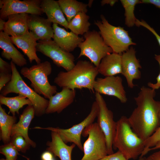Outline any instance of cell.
<instances>
[{
	"instance_id": "cell-33",
	"label": "cell",
	"mask_w": 160,
	"mask_h": 160,
	"mask_svg": "<svg viewBox=\"0 0 160 160\" xmlns=\"http://www.w3.org/2000/svg\"><path fill=\"white\" fill-rule=\"evenodd\" d=\"M135 25L139 27L141 26L149 30L156 38L159 45L160 46V36L157 33L155 30L149 25L145 21L143 20H140L137 19Z\"/></svg>"
},
{
	"instance_id": "cell-25",
	"label": "cell",
	"mask_w": 160,
	"mask_h": 160,
	"mask_svg": "<svg viewBox=\"0 0 160 160\" xmlns=\"http://www.w3.org/2000/svg\"><path fill=\"white\" fill-rule=\"evenodd\" d=\"M57 1L68 23L79 13H86L88 11L87 4L76 0H59Z\"/></svg>"
},
{
	"instance_id": "cell-40",
	"label": "cell",
	"mask_w": 160,
	"mask_h": 160,
	"mask_svg": "<svg viewBox=\"0 0 160 160\" xmlns=\"http://www.w3.org/2000/svg\"><path fill=\"white\" fill-rule=\"evenodd\" d=\"M53 158L52 153L48 151L44 152L41 156L42 160H50Z\"/></svg>"
},
{
	"instance_id": "cell-34",
	"label": "cell",
	"mask_w": 160,
	"mask_h": 160,
	"mask_svg": "<svg viewBox=\"0 0 160 160\" xmlns=\"http://www.w3.org/2000/svg\"><path fill=\"white\" fill-rule=\"evenodd\" d=\"M99 160H128L122 153L118 151L112 154L108 155Z\"/></svg>"
},
{
	"instance_id": "cell-21",
	"label": "cell",
	"mask_w": 160,
	"mask_h": 160,
	"mask_svg": "<svg viewBox=\"0 0 160 160\" xmlns=\"http://www.w3.org/2000/svg\"><path fill=\"white\" fill-rule=\"evenodd\" d=\"M29 15L21 13L10 15L6 22L3 31L11 37L23 35L28 30Z\"/></svg>"
},
{
	"instance_id": "cell-49",
	"label": "cell",
	"mask_w": 160,
	"mask_h": 160,
	"mask_svg": "<svg viewBox=\"0 0 160 160\" xmlns=\"http://www.w3.org/2000/svg\"><path fill=\"white\" fill-rule=\"evenodd\" d=\"M54 160V158H53V159H51V160Z\"/></svg>"
},
{
	"instance_id": "cell-7",
	"label": "cell",
	"mask_w": 160,
	"mask_h": 160,
	"mask_svg": "<svg viewBox=\"0 0 160 160\" xmlns=\"http://www.w3.org/2000/svg\"><path fill=\"white\" fill-rule=\"evenodd\" d=\"M82 135L88 137L84 143V155L80 160H99L108 155L105 135L97 122L86 127Z\"/></svg>"
},
{
	"instance_id": "cell-27",
	"label": "cell",
	"mask_w": 160,
	"mask_h": 160,
	"mask_svg": "<svg viewBox=\"0 0 160 160\" xmlns=\"http://www.w3.org/2000/svg\"><path fill=\"white\" fill-rule=\"evenodd\" d=\"M0 103L7 106L12 116L19 114V111L25 105L33 104L31 100L26 97L21 95L14 97H7L0 95Z\"/></svg>"
},
{
	"instance_id": "cell-16",
	"label": "cell",
	"mask_w": 160,
	"mask_h": 160,
	"mask_svg": "<svg viewBox=\"0 0 160 160\" xmlns=\"http://www.w3.org/2000/svg\"><path fill=\"white\" fill-rule=\"evenodd\" d=\"M54 23L53 39L54 41L61 48L70 52L73 51L84 41L83 37H80L71 31L69 32Z\"/></svg>"
},
{
	"instance_id": "cell-43",
	"label": "cell",
	"mask_w": 160,
	"mask_h": 160,
	"mask_svg": "<svg viewBox=\"0 0 160 160\" xmlns=\"http://www.w3.org/2000/svg\"><path fill=\"white\" fill-rule=\"evenodd\" d=\"M159 149H160V142L158 143L154 147L149 149V151Z\"/></svg>"
},
{
	"instance_id": "cell-47",
	"label": "cell",
	"mask_w": 160,
	"mask_h": 160,
	"mask_svg": "<svg viewBox=\"0 0 160 160\" xmlns=\"http://www.w3.org/2000/svg\"><path fill=\"white\" fill-rule=\"evenodd\" d=\"M0 160H7L6 159H1Z\"/></svg>"
},
{
	"instance_id": "cell-28",
	"label": "cell",
	"mask_w": 160,
	"mask_h": 160,
	"mask_svg": "<svg viewBox=\"0 0 160 160\" xmlns=\"http://www.w3.org/2000/svg\"><path fill=\"white\" fill-rule=\"evenodd\" d=\"M89 17L84 12L77 14L68 23V28L76 34L84 35L89 31Z\"/></svg>"
},
{
	"instance_id": "cell-44",
	"label": "cell",
	"mask_w": 160,
	"mask_h": 160,
	"mask_svg": "<svg viewBox=\"0 0 160 160\" xmlns=\"http://www.w3.org/2000/svg\"><path fill=\"white\" fill-rule=\"evenodd\" d=\"M93 1V0H89L87 4L88 7H90L92 6Z\"/></svg>"
},
{
	"instance_id": "cell-14",
	"label": "cell",
	"mask_w": 160,
	"mask_h": 160,
	"mask_svg": "<svg viewBox=\"0 0 160 160\" xmlns=\"http://www.w3.org/2000/svg\"><path fill=\"white\" fill-rule=\"evenodd\" d=\"M136 52L135 49L131 47L121 54V74L125 77L128 86L131 88L136 85L133 84V80L141 77L139 69L142 67L136 58Z\"/></svg>"
},
{
	"instance_id": "cell-12",
	"label": "cell",
	"mask_w": 160,
	"mask_h": 160,
	"mask_svg": "<svg viewBox=\"0 0 160 160\" xmlns=\"http://www.w3.org/2000/svg\"><path fill=\"white\" fill-rule=\"evenodd\" d=\"M40 0H3V6L0 10V18L5 20L13 14L27 13L41 15L43 14Z\"/></svg>"
},
{
	"instance_id": "cell-38",
	"label": "cell",
	"mask_w": 160,
	"mask_h": 160,
	"mask_svg": "<svg viewBox=\"0 0 160 160\" xmlns=\"http://www.w3.org/2000/svg\"><path fill=\"white\" fill-rule=\"evenodd\" d=\"M141 3L152 4L160 9V0H141Z\"/></svg>"
},
{
	"instance_id": "cell-39",
	"label": "cell",
	"mask_w": 160,
	"mask_h": 160,
	"mask_svg": "<svg viewBox=\"0 0 160 160\" xmlns=\"http://www.w3.org/2000/svg\"><path fill=\"white\" fill-rule=\"evenodd\" d=\"M146 160H160V150L151 154L147 157Z\"/></svg>"
},
{
	"instance_id": "cell-42",
	"label": "cell",
	"mask_w": 160,
	"mask_h": 160,
	"mask_svg": "<svg viewBox=\"0 0 160 160\" xmlns=\"http://www.w3.org/2000/svg\"><path fill=\"white\" fill-rule=\"evenodd\" d=\"M6 22L4 20L0 18V31H3Z\"/></svg>"
},
{
	"instance_id": "cell-20",
	"label": "cell",
	"mask_w": 160,
	"mask_h": 160,
	"mask_svg": "<svg viewBox=\"0 0 160 160\" xmlns=\"http://www.w3.org/2000/svg\"><path fill=\"white\" fill-rule=\"evenodd\" d=\"M0 47L3 50L2 57L11 61L17 65L22 67L27 64L26 59L14 47L10 36L4 31L0 32Z\"/></svg>"
},
{
	"instance_id": "cell-37",
	"label": "cell",
	"mask_w": 160,
	"mask_h": 160,
	"mask_svg": "<svg viewBox=\"0 0 160 160\" xmlns=\"http://www.w3.org/2000/svg\"><path fill=\"white\" fill-rule=\"evenodd\" d=\"M155 58L157 61L160 67V54L155 55ZM157 82L156 83L153 84L149 82L148 84V86L151 88L154 89H158L160 88V73L156 78Z\"/></svg>"
},
{
	"instance_id": "cell-9",
	"label": "cell",
	"mask_w": 160,
	"mask_h": 160,
	"mask_svg": "<svg viewBox=\"0 0 160 160\" xmlns=\"http://www.w3.org/2000/svg\"><path fill=\"white\" fill-rule=\"evenodd\" d=\"M99 111L97 102L94 101L92 104L91 111L87 116L80 123L67 129L49 127L45 128L36 127L33 129H44L57 133L63 141L66 144L72 143L75 144L81 151H83V146L81 141V135L85 128L93 123L97 117Z\"/></svg>"
},
{
	"instance_id": "cell-45",
	"label": "cell",
	"mask_w": 160,
	"mask_h": 160,
	"mask_svg": "<svg viewBox=\"0 0 160 160\" xmlns=\"http://www.w3.org/2000/svg\"><path fill=\"white\" fill-rule=\"evenodd\" d=\"M3 0H0V8L1 9H2L3 6Z\"/></svg>"
},
{
	"instance_id": "cell-8",
	"label": "cell",
	"mask_w": 160,
	"mask_h": 160,
	"mask_svg": "<svg viewBox=\"0 0 160 160\" xmlns=\"http://www.w3.org/2000/svg\"><path fill=\"white\" fill-rule=\"evenodd\" d=\"M83 36L84 41L78 47L80 49L78 58L86 56L97 68L102 59L113 53V50L105 44L99 32L89 31Z\"/></svg>"
},
{
	"instance_id": "cell-26",
	"label": "cell",
	"mask_w": 160,
	"mask_h": 160,
	"mask_svg": "<svg viewBox=\"0 0 160 160\" xmlns=\"http://www.w3.org/2000/svg\"><path fill=\"white\" fill-rule=\"evenodd\" d=\"M16 121L17 118L15 116H11L7 114L0 104V138L4 144L10 142L11 130Z\"/></svg>"
},
{
	"instance_id": "cell-48",
	"label": "cell",
	"mask_w": 160,
	"mask_h": 160,
	"mask_svg": "<svg viewBox=\"0 0 160 160\" xmlns=\"http://www.w3.org/2000/svg\"><path fill=\"white\" fill-rule=\"evenodd\" d=\"M159 118H160V112L159 113Z\"/></svg>"
},
{
	"instance_id": "cell-13",
	"label": "cell",
	"mask_w": 160,
	"mask_h": 160,
	"mask_svg": "<svg viewBox=\"0 0 160 160\" xmlns=\"http://www.w3.org/2000/svg\"><path fill=\"white\" fill-rule=\"evenodd\" d=\"M122 81L119 76L97 78L95 81L94 89L96 92L116 97L122 103H125L127 99Z\"/></svg>"
},
{
	"instance_id": "cell-46",
	"label": "cell",
	"mask_w": 160,
	"mask_h": 160,
	"mask_svg": "<svg viewBox=\"0 0 160 160\" xmlns=\"http://www.w3.org/2000/svg\"><path fill=\"white\" fill-rule=\"evenodd\" d=\"M138 160H146V158L145 157H140Z\"/></svg>"
},
{
	"instance_id": "cell-31",
	"label": "cell",
	"mask_w": 160,
	"mask_h": 160,
	"mask_svg": "<svg viewBox=\"0 0 160 160\" xmlns=\"http://www.w3.org/2000/svg\"><path fill=\"white\" fill-rule=\"evenodd\" d=\"M0 152L5 156L7 160H16L19 155L18 151L10 142L1 146Z\"/></svg>"
},
{
	"instance_id": "cell-36",
	"label": "cell",
	"mask_w": 160,
	"mask_h": 160,
	"mask_svg": "<svg viewBox=\"0 0 160 160\" xmlns=\"http://www.w3.org/2000/svg\"><path fill=\"white\" fill-rule=\"evenodd\" d=\"M0 73H12L10 64L4 60L0 57Z\"/></svg>"
},
{
	"instance_id": "cell-10",
	"label": "cell",
	"mask_w": 160,
	"mask_h": 160,
	"mask_svg": "<svg viewBox=\"0 0 160 160\" xmlns=\"http://www.w3.org/2000/svg\"><path fill=\"white\" fill-rule=\"evenodd\" d=\"M95 97L99 107L97 123L105 135L108 154H111L114 153L113 142L116 133V122L114 120L113 113L108 108L101 94L96 92Z\"/></svg>"
},
{
	"instance_id": "cell-41",
	"label": "cell",
	"mask_w": 160,
	"mask_h": 160,
	"mask_svg": "<svg viewBox=\"0 0 160 160\" xmlns=\"http://www.w3.org/2000/svg\"><path fill=\"white\" fill-rule=\"evenodd\" d=\"M117 1L118 0H103L101 1V4L102 6L105 4H109L113 6Z\"/></svg>"
},
{
	"instance_id": "cell-32",
	"label": "cell",
	"mask_w": 160,
	"mask_h": 160,
	"mask_svg": "<svg viewBox=\"0 0 160 160\" xmlns=\"http://www.w3.org/2000/svg\"><path fill=\"white\" fill-rule=\"evenodd\" d=\"M10 142L18 151L25 153L29 149L31 145L21 135H14L11 137Z\"/></svg>"
},
{
	"instance_id": "cell-29",
	"label": "cell",
	"mask_w": 160,
	"mask_h": 160,
	"mask_svg": "<svg viewBox=\"0 0 160 160\" xmlns=\"http://www.w3.org/2000/svg\"><path fill=\"white\" fill-rule=\"evenodd\" d=\"M120 1L124 9L125 24L128 27L135 25L137 19L135 16L134 11L135 5L141 4L139 0H121Z\"/></svg>"
},
{
	"instance_id": "cell-11",
	"label": "cell",
	"mask_w": 160,
	"mask_h": 160,
	"mask_svg": "<svg viewBox=\"0 0 160 160\" xmlns=\"http://www.w3.org/2000/svg\"><path fill=\"white\" fill-rule=\"evenodd\" d=\"M36 48L37 51L49 57L56 65L63 68L66 71L75 65L73 55L61 48L52 39L39 41Z\"/></svg>"
},
{
	"instance_id": "cell-6",
	"label": "cell",
	"mask_w": 160,
	"mask_h": 160,
	"mask_svg": "<svg viewBox=\"0 0 160 160\" xmlns=\"http://www.w3.org/2000/svg\"><path fill=\"white\" fill-rule=\"evenodd\" d=\"M52 71L50 63L46 61L30 68L23 67L20 73L30 81L31 86L36 93L49 99L57 92V87L51 85L48 79Z\"/></svg>"
},
{
	"instance_id": "cell-2",
	"label": "cell",
	"mask_w": 160,
	"mask_h": 160,
	"mask_svg": "<svg viewBox=\"0 0 160 160\" xmlns=\"http://www.w3.org/2000/svg\"><path fill=\"white\" fill-rule=\"evenodd\" d=\"M98 73L97 68L91 62L79 60L71 70L59 72L54 82L61 88H85L94 93V85Z\"/></svg>"
},
{
	"instance_id": "cell-30",
	"label": "cell",
	"mask_w": 160,
	"mask_h": 160,
	"mask_svg": "<svg viewBox=\"0 0 160 160\" xmlns=\"http://www.w3.org/2000/svg\"><path fill=\"white\" fill-rule=\"evenodd\" d=\"M160 142V125L155 132L147 139L144 141V149L140 157H143L149 151L150 148L154 147Z\"/></svg>"
},
{
	"instance_id": "cell-18",
	"label": "cell",
	"mask_w": 160,
	"mask_h": 160,
	"mask_svg": "<svg viewBox=\"0 0 160 160\" xmlns=\"http://www.w3.org/2000/svg\"><path fill=\"white\" fill-rule=\"evenodd\" d=\"M35 116L33 105H28L20 115L18 122L13 126L11 130V137L14 135H21L32 147L35 148L36 146V143L30 139L28 135L29 127Z\"/></svg>"
},
{
	"instance_id": "cell-17",
	"label": "cell",
	"mask_w": 160,
	"mask_h": 160,
	"mask_svg": "<svg viewBox=\"0 0 160 160\" xmlns=\"http://www.w3.org/2000/svg\"><path fill=\"white\" fill-rule=\"evenodd\" d=\"M76 95L75 89L63 87L49 99V104L46 110L47 114L60 113L73 102Z\"/></svg>"
},
{
	"instance_id": "cell-3",
	"label": "cell",
	"mask_w": 160,
	"mask_h": 160,
	"mask_svg": "<svg viewBox=\"0 0 160 160\" xmlns=\"http://www.w3.org/2000/svg\"><path fill=\"white\" fill-rule=\"evenodd\" d=\"M116 122L113 149H118L128 160L136 159L144 151V141L132 130L126 116H121Z\"/></svg>"
},
{
	"instance_id": "cell-15",
	"label": "cell",
	"mask_w": 160,
	"mask_h": 160,
	"mask_svg": "<svg viewBox=\"0 0 160 160\" xmlns=\"http://www.w3.org/2000/svg\"><path fill=\"white\" fill-rule=\"evenodd\" d=\"M52 23L39 15H30L28 27L29 32L37 41L51 39L54 35Z\"/></svg>"
},
{
	"instance_id": "cell-19",
	"label": "cell",
	"mask_w": 160,
	"mask_h": 160,
	"mask_svg": "<svg viewBox=\"0 0 160 160\" xmlns=\"http://www.w3.org/2000/svg\"><path fill=\"white\" fill-rule=\"evenodd\" d=\"M12 42L21 49L26 55L30 63L35 61L39 64L41 60L36 54L37 40L28 30L23 35L17 37H10Z\"/></svg>"
},
{
	"instance_id": "cell-35",
	"label": "cell",
	"mask_w": 160,
	"mask_h": 160,
	"mask_svg": "<svg viewBox=\"0 0 160 160\" xmlns=\"http://www.w3.org/2000/svg\"><path fill=\"white\" fill-rule=\"evenodd\" d=\"M12 73H0V91L11 80Z\"/></svg>"
},
{
	"instance_id": "cell-4",
	"label": "cell",
	"mask_w": 160,
	"mask_h": 160,
	"mask_svg": "<svg viewBox=\"0 0 160 160\" xmlns=\"http://www.w3.org/2000/svg\"><path fill=\"white\" fill-rule=\"evenodd\" d=\"M12 70L11 80L0 91V95L5 96L12 93L22 95L30 100L32 103L35 116H40L45 113L49 100L41 96L31 88L24 81L12 61L10 63Z\"/></svg>"
},
{
	"instance_id": "cell-24",
	"label": "cell",
	"mask_w": 160,
	"mask_h": 160,
	"mask_svg": "<svg viewBox=\"0 0 160 160\" xmlns=\"http://www.w3.org/2000/svg\"><path fill=\"white\" fill-rule=\"evenodd\" d=\"M97 68L99 73L105 77L121 74V54L113 52L108 55L102 59Z\"/></svg>"
},
{
	"instance_id": "cell-22",
	"label": "cell",
	"mask_w": 160,
	"mask_h": 160,
	"mask_svg": "<svg viewBox=\"0 0 160 160\" xmlns=\"http://www.w3.org/2000/svg\"><path fill=\"white\" fill-rule=\"evenodd\" d=\"M51 140L47 142V150L60 160H72L71 153L76 145L73 143L70 145H67L55 132L51 131Z\"/></svg>"
},
{
	"instance_id": "cell-1",
	"label": "cell",
	"mask_w": 160,
	"mask_h": 160,
	"mask_svg": "<svg viewBox=\"0 0 160 160\" xmlns=\"http://www.w3.org/2000/svg\"><path fill=\"white\" fill-rule=\"evenodd\" d=\"M155 90L142 87L134 98L137 107L128 118L133 131L143 141L147 139L160 125V101L154 99Z\"/></svg>"
},
{
	"instance_id": "cell-5",
	"label": "cell",
	"mask_w": 160,
	"mask_h": 160,
	"mask_svg": "<svg viewBox=\"0 0 160 160\" xmlns=\"http://www.w3.org/2000/svg\"><path fill=\"white\" fill-rule=\"evenodd\" d=\"M100 19L101 20L95 21L94 24L99 29L104 42L111 48L113 52L122 54L129 46L136 45L123 28L111 25L102 15Z\"/></svg>"
},
{
	"instance_id": "cell-23",
	"label": "cell",
	"mask_w": 160,
	"mask_h": 160,
	"mask_svg": "<svg viewBox=\"0 0 160 160\" xmlns=\"http://www.w3.org/2000/svg\"><path fill=\"white\" fill-rule=\"evenodd\" d=\"M40 7L47 19L53 24L61 25L68 30V22L64 16L57 1L54 0H41Z\"/></svg>"
}]
</instances>
